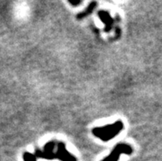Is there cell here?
I'll list each match as a JSON object with an SVG mask.
<instances>
[{
  "label": "cell",
  "mask_w": 162,
  "mask_h": 161,
  "mask_svg": "<svg viewBox=\"0 0 162 161\" xmlns=\"http://www.w3.org/2000/svg\"><path fill=\"white\" fill-rule=\"evenodd\" d=\"M132 153H133V148L129 145L123 143L118 144L114 147V150H112V152L110 153V155H108L102 161H118L122 154L131 155Z\"/></svg>",
  "instance_id": "obj_2"
},
{
  "label": "cell",
  "mask_w": 162,
  "mask_h": 161,
  "mask_svg": "<svg viewBox=\"0 0 162 161\" xmlns=\"http://www.w3.org/2000/svg\"><path fill=\"white\" fill-rule=\"evenodd\" d=\"M123 128V123L121 121H117L113 124L105 125L104 127H95L92 129V133L95 137H98L103 142H109L116 137Z\"/></svg>",
  "instance_id": "obj_1"
},
{
  "label": "cell",
  "mask_w": 162,
  "mask_h": 161,
  "mask_svg": "<svg viewBox=\"0 0 162 161\" xmlns=\"http://www.w3.org/2000/svg\"><path fill=\"white\" fill-rule=\"evenodd\" d=\"M97 5V2H91L89 4V6L86 8V9H85L83 12H81V13H78L77 16V18L78 20H81V19H83V18H86L87 16H89L92 12L94 11L95 8H96V7Z\"/></svg>",
  "instance_id": "obj_6"
},
{
  "label": "cell",
  "mask_w": 162,
  "mask_h": 161,
  "mask_svg": "<svg viewBox=\"0 0 162 161\" xmlns=\"http://www.w3.org/2000/svg\"><path fill=\"white\" fill-rule=\"evenodd\" d=\"M57 152L55 153V159L61 161H77L76 158L68 152L63 142L57 144Z\"/></svg>",
  "instance_id": "obj_4"
},
{
  "label": "cell",
  "mask_w": 162,
  "mask_h": 161,
  "mask_svg": "<svg viewBox=\"0 0 162 161\" xmlns=\"http://www.w3.org/2000/svg\"><path fill=\"white\" fill-rule=\"evenodd\" d=\"M23 159L24 161H36V157L31 153L25 152L23 154Z\"/></svg>",
  "instance_id": "obj_7"
},
{
  "label": "cell",
  "mask_w": 162,
  "mask_h": 161,
  "mask_svg": "<svg viewBox=\"0 0 162 161\" xmlns=\"http://www.w3.org/2000/svg\"><path fill=\"white\" fill-rule=\"evenodd\" d=\"M68 3L73 6H77V5L81 4V0H68Z\"/></svg>",
  "instance_id": "obj_8"
},
{
  "label": "cell",
  "mask_w": 162,
  "mask_h": 161,
  "mask_svg": "<svg viewBox=\"0 0 162 161\" xmlns=\"http://www.w3.org/2000/svg\"><path fill=\"white\" fill-rule=\"evenodd\" d=\"M56 146L55 142H50L45 144L44 147V150H36L35 153V156L36 158H41L44 159H55V153L54 152V150Z\"/></svg>",
  "instance_id": "obj_3"
},
{
  "label": "cell",
  "mask_w": 162,
  "mask_h": 161,
  "mask_svg": "<svg viewBox=\"0 0 162 161\" xmlns=\"http://www.w3.org/2000/svg\"><path fill=\"white\" fill-rule=\"evenodd\" d=\"M98 17L101 20V22L105 24V31L106 32L111 31L114 25V20L110 17V13L105 11H100L98 13Z\"/></svg>",
  "instance_id": "obj_5"
}]
</instances>
